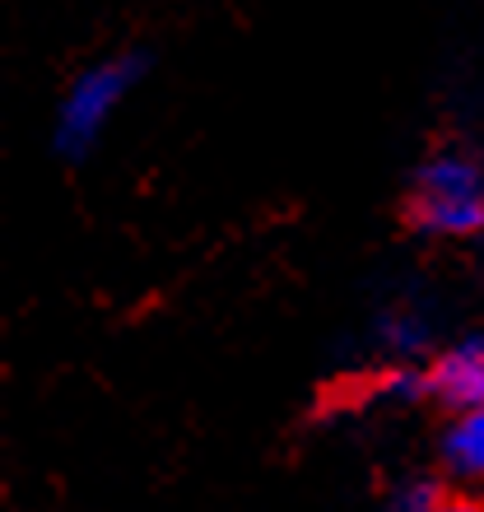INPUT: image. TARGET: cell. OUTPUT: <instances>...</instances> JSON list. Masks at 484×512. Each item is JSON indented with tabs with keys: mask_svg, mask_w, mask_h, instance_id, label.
<instances>
[{
	"mask_svg": "<svg viewBox=\"0 0 484 512\" xmlns=\"http://www.w3.org/2000/svg\"><path fill=\"white\" fill-rule=\"evenodd\" d=\"M410 229L438 243H471L484 233V154L471 145H438L415 163L405 187Z\"/></svg>",
	"mask_w": 484,
	"mask_h": 512,
	"instance_id": "6da1fadb",
	"label": "cell"
},
{
	"mask_svg": "<svg viewBox=\"0 0 484 512\" xmlns=\"http://www.w3.org/2000/svg\"><path fill=\"white\" fill-rule=\"evenodd\" d=\"M149 75V56L145 52H108L80 66L66 80L61 98L52 112V149L61 159L80 163L89 159L108 126L121 117V108L140 94V84Z\"/></svg>",
	"mask_w": 484,
	"mask_h": 512,
	"instance_id": "7a4b0ae2",
	"label": "cell"
},
{
	"mask_svg": "<svg viewBox=\"0 0 484 512\" xmlns=\"http://www.w3.org/2000/svg\"><path fill=\"white\" fill-rule=\"evenodd\" d=\"M429 391L452 410L484 405V336H466L457 345H447L429 368Z\"/></svg>",
	"mask_w": 484,
	"mask_h": 512,
	"instance_id": "3957f363",
	"label": "cell"
},
{
	"mask_svg": "<svg viewBox=\"0 0 484 512\" xmlns=\"http://www.w3.org/2000/svg\"><path fill=\"white\" fill-rule=\"evenodd\" d=\"M443 466L466 485L484 480V405L452 410L443 429Z\"/></svg>",
	"mask_w": 484,
	"mask_h": 512,
	"instance_id": "277c9868",
	"label": "cell"
},
{
	"mask_svg": "<svg viewBox=\"0 0 484 512\" xmlns=\"http://www.w3.org/2000/svg\"><path fill=\"white\" fill-rule=\"evenodd\" d=\"M396 512H484L471 494H443L438 485H405L396 494Z\"/></svg>",
	"mask_w": 484,
	"mask_h": 512,
	"instance_id": "5b68a950",
	"label": "cell"
}]
</instances>
